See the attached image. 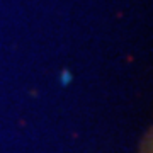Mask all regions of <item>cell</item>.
<instances>
[{
    "mask_svg": "<svg viewBox=\"0 0 153 153\" xmlns=\"http://www.w3.org/2000/svg\"><path fill=\"white\" fill-rule=\"evenodd\" d=\"M68 82H70V73H68V72H63V73H61V83L66 85Z\"/></svg>",
    "mask_w": 153,
    "mask_h": 153,
    "instance_id": "6da1fadb",
    "label": "cell"
}]
</instances>
